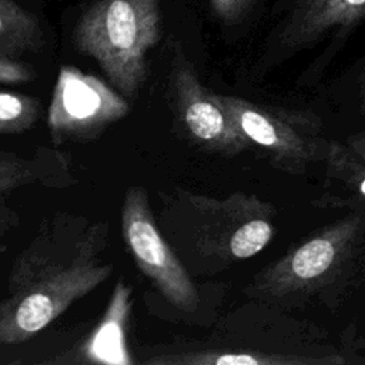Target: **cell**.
<instances>
[{
    "instance_id": "1",
    "label": "cell",
    "mask_w": 365,
    "mask_h": 365,
    "mask_svg": "<svg viewBox=\"0 0 365 365\" xmlns=\"http://www.w3.org/2000/svg\"><path fill=\"white\" fill-rule=\"evenodd\" d=\"M110 224L56 212L14 258L0 299V346L23 342L113 274L104 258Z\"/></svg>"
},
{
    "instance_id": "2",
    "label": "cell",
    "mask_w": 365,
    "mask_h": 365,
    "mask_svg": "<svg viewBox=\"0 0 365 365\" xmlns=\"http://www.w3.org/2000/svg\"><path fill=\"white\" fill-rule=\"evenodd\" d=\"M161 198L157 224L191 277L215 275L257 255L277 231L275 205L255 194L214 198L177 188Z\"/></svg>"
},
{
    "instance_id": "3",
    "label": "cell",
    "mask_w": 365,
    "mask_h": 365,
    "mask_svg": "<svg viewBox=\"0 0 365 365\" xmlns=\"http://www.w3.org/2000/svg\"><path fill=\"white\" fill-rule=\"evenodd\" d=\"M365 279V212L349 211L292 244L259 269L244 294L284 311H336Z\"/></svg>"
},
{
    "instance_id": "4",
    "label": "cell",
    "mask_w": 365,
    "mask_h": 365,
    "mask_svg": "<svg viewBox=\"0 0 365 365\" xmlns=\"http://www.w3.org/2000/svg\"><path fill=\"white\" fill-rule=\"evenodd\" d=\"M145 365H346L351 358L329 332L271 304L250 299L222 318L195 348L158 354Z\"/></svg>"
},
{
    "instance_id": "5",
    "label": "cell",
    "mask_w": 365,
    "mask_h": 365,
    "mask_svg": "<svg viewBox=\"0 0 365 365\" xmlns=\"http://www.w3.org/2000/svg\"><path fill=\"white\" fill-rule=\"evenodd\" d=\"M160 40L158 0H97L77 21L76 48L97 61L125 98L147 77V53Z\"/></svg>"
},
{
    "instance_id": "6",
    "label": "cell",
    "mask_w": 365,
    "mask_h": 365,
    "mask_svg": "<svg viewBox=\"0 0 365 365\" xmlns=\"http://www.w3.org/2000/svg\"><path fill=\"white\" fill-rule=\"evenodd\" d=\"M217 97L248 148L274 168L288 174H304L324 163L331 140L312 111L257 103L235 96Z\"/></svg>"
},
{
    "instance_id": "7",
    "label": "cell",
    "mask_w": 365,
    "mask_h": 365,
    "mask_svg": "<svg viewBox=\"0 0 365 365\" xmlns=\"http://www.w3.org/2000/svg\"><path fill=\"white\" fill-rule=\"evenodd\" d=\"M257 70L267 74L302 51L327 41L324 53L307 71L319 76L354 30L365 21V0H278Z\"/></svg>"
},
{
    "instance_id": "8",
    "label": "cell",
    "mask_w": 365,
    "mask_h": 365,
    "mask_svg": "<svg viewBox=\"0 0 365 365\" xmlns=\"http://www.w3.org/2000/svg\"><path fill=\"white\" fill-rule=\"evenodd\" d=\"M121 234L138 269L177 309L192 314L201 307V294L188 269L163 235L151 211L147 190L127 188L121 205Z\"/></svg>"
},
{
    "instance_id": "9",
    "label": "cell",
    "mask_w": 365,
    "mask_h": 365,
    "mask_svg": "<svg viewBox=\"0 0 365 365\" xmlns=\"http://www.w3.org/2000/svg\"><path fill=\"white\" fill-rule=\"evenodd\" d=\"M130 110L125 97L101 78L74 66H61L47 111L54 144L90 141Z\"/></svg>"
},
{
    "instance_id": "10",
    "label": "cell",
    "mask_w": 365,
    "mask_h": 365,
    "mask_svg": "<svg viewBox=\"0 0 365 365\" xmlns=\"http://www.w3.org/2000/svg\"><path fill=\"white\" fill-rule=\"evenodd\" d=\"M171 90L180 121L198 147L224 157L250 150L221 106L217 93L200 81L194 67L180 50H175L173 58Z\"/></svg>"
},
{
    "instance_id": "11",
    "label": "cell",
    "mask_w": 365,
    "mask_h": 365,
    "mask_svg": "<svg viewBox=\"0 0 365 365\" xmlns=\"http://www.w3.org/2000/svg\"><path fill=\"white\" fill-rule=\"evenodd\" d=\"M324 164L321 195L312 200V205L365 212V158L348 143L331 140Z\"/></svg>"
},
{
    "instance_id": "12",
    "label": "cell",
    "mask_w": 365,
    "mask_h": 365,
    "mask_svg": "<svg viewBox=\"0 0 365 365\" xmlns=\"http://www.w3.org/2000/svg\"><path fill=\"white\" fill-rule=\"evenodd\" d=\"M131 308V288L118 279L110 307L96 331L77 346L74 354L51 361L53 364H130L124 329Z\"/></svg>"
},
{
    "instance_id": "13",
    "label": "cell",
    "mask_w": 365,
    "mask_h": 365,
    "mask_svg": "<svg viewBox=\"0 0 365 365\" xmlns=\"http://www.w3.org/2000/svg\"><path fill=\"white\" fill-rule=\"evenodd\" d=\"M71 184L68 157L57 150L38 147L30 157L0 150V207L26 187L63 188Z\"/></svg>"
},
{
    "instance_id": "14",
    "label": "cell",
    "mask_w": 365,
    "mask_h": 365,
    "mask_svg": "<svg viewBox=\"0 0 365 365\" xmlns=\"http://www.w3.org/2000/svg\"><path fill=\"white\" fill-rule=\"evenodd\" d=\"M43 44L44 34L36 16L13 0H0V54L19 58L38 51Z\"/></svg>"
},
{
    "instance_id": "15",
    "label": "cell",
    "mask_w": 365,
    "mask_h": 365,
    "mask_svg": "<svg viewBox=\"0 0 365 365\" xmlns=\"http://www.w3.org/2000/svg\"><path fill=\"white\" fill-rule=\"evenodd\" d=\"M38 98L20 93L0 91V135L20 134L30 130L38 120Z\"/></svg>"
},
{
    "instance_id": "16",
    "label": "cell",
    "mask_w": 365,
    "mask_h": 365,
    "mask_svg": "<svg viewBox=\"0 0 365 365\" xmlns=\"http://www.w3.org/2000/svg\"><path fill=\"white\" fill-rule=\"evenodd\" d=\"M214 14L225 24H237L251 11L255 0H208Z\"/></svg>"
},
{
    "instance_id": "17",
    "label": "cell",
    "mask_w": 365,
    "mask_h": 365,
    "mask_svg": "<svg viewBox=\"0 0 365 365\" xmlns=\"http://www.w3.org/2000/svg\"><path fill=\"white\" fill-rule=\"evenodd\" d=\"M34 78L31 67L21 63L19 58H10L0 54V83L23 84Z\"/></svg>"
},
{
    "instance_id": "18",
    "label": "cell",
    "mask_w": 365,
    "mask_h": 365,
    "mask_svg": "<svg viewBox=\"0 0 365 365\" xmlns=\"http://www.w3.org/2000/svg\"><path fill=\"white\" fill-rule=\"evenodd\" d=\"M19 225V215L11 208L3 205L0 207V240L6 237L11 230H14ZM7 245L4 242H0V254L6 251Z\"/></svg>"
},
{
    "instance_id": "19",
    "label": "cell",
    "mask_w": 365,
    "mask_h": 365,
    "mask_svg": "<svg viewBox=\"0 0 365 365\" xmlns=\"http://www.w3.org/2000/svg\"><path fill=\"white\" fill-rule=\"evenodd\" d=\"M356 86H358V97H359V113L365 115V60L359 67L356 74Z\"/></svg>"
},
{
    "instance_id": "20",
    "label": "cell",
    "mask_w": 365,
    "mask_h": 365,
    "mask_svg": "<svg viewBox=\"0 0 365 365\" xmlns=\"http://www.w3.org/2000/svg\"><path fill=\"white\" fill-rule=\"evenodd\" d=\"M346 143L349 145H352L365 158V130L358 131V133L352 134L351 137H348Z\"/></svg>"
},
{
    "instance_id": "21",
    "label": "cell",
    "mask_w": 365,
    "mask_h": 365,
    "mask_svg": "<svg viewBox=\"0 0 365 365\" xmlns=\"http://www.w3.org/2000/svg\"><path fill=\"white\" fill-rule=\"evenodd\" d=\"M364 364H365V359H364Z\"/></svg>"
}]
</instances>
